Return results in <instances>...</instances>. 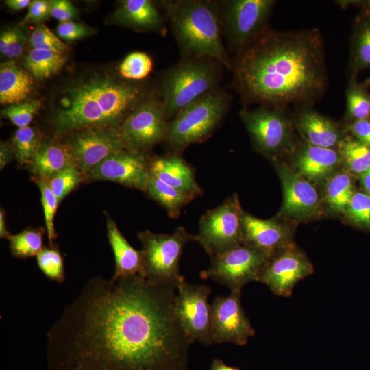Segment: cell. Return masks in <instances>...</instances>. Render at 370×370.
I'll use <instances>...</instances> for the list:
<instances>
[{
    "label": "cell",
    "mask_w": 370,
    "mask_h": 370,
    "mask_svg": "<svg viewBox=\"0 0 370 370\" xmlns=\"http://www.w3.org/2000/svg\"><path fill=\"white\" fill-rule=\"evenodd\" d=\"M176 293L140 274L92 278L47 333V370H188Z\"/></svg>",
    "instance_id": "obj_1"
},
{
    "label": "cell",
    "mask_w": 370,
    "mask_h": 370,
    "mask_svg": "<svg viewBox=\"0 0 370 370\" xmlns=\"http://www.w3.org/2000/svg\"><path fill=\"white\" fill-rule=\"evenodd\" d=\"M324 52L317 29L267 28L236 54L234 84L247 101L261 106L312 105L327 86Z\"/></svg>",
    "instance_id": "obj_2"
},
{
    "label": "cell",
    "mask_w": 370,
    "mask_h": 370,
    "mask_svg": "<svg viewBox=\"0 0 370 370\" xmlns=\"http://www.w3.org/2000/svg\"><path fill=\"white\" fill-rule=\"evenodd\" d=\"M139 86L95 76L69 86L53 116L57 135L88 128H117L147 97Z\"/></svg>",
    "instance_id": "obj_3"
},
{
    "label": "cell",
    "mask_w": 370,
    "mask_h": 370,
    "mask_svg": "<svg viewBox=\"0 0 370 370\" xmlns=\"http://www.w3.org/2000/svg\"><path fill=\"white\" fill-rule=\"evenodd\" d=\"M164 4L173 35L185 52L232 67L221 40V11L218 2L180 0Z\"/></svg>",
    "instance_id": "obj_4"
},
{
    "label": "cell",
    "mask_w": 370,
    "mask_h": 370,
    "mask_svg": "<svg viewBox=\"0 0 370 370\" xmlns=\"http://www.w3.org/2000/svg\"><path fill=\"white\" fill-rule=\"evenodd\" d=\"M228 103V96L215 88L180 110L168 124L164 142L170 152L180 153L206 139L225 116Z\"/></svg>",
    "instance_id": "obj_5"
},
{
    "label": "cell",
    "mask_w": 370,
    "mask_h": 370,
    "mask_svg": "<svg viewBox=\"0 0 370 370\" xmlns=\"http://www.w3.org/2000/svg\"><path fill=\"white\" fill-rule=\"evenodd\" d=\"M210 60L193 56L164 75L160 92L169 121L185 107L217 88V69Z\"/></svg>",
    "instance_id": "obj_6"
},
{
    "label": "cell",
    "mask_w": 370,
    "mask_h": 370,
    "mask_svg": "<svg viewBox=\"0 0 370 370\" xmlns=\"http://www.w3.org/2000/svg\"><path fill=\"white\" fill-rule=\"evenodd\" d=\"M138 238L142 244V275L153 282L176 286L183 277L179 268L183 248L195 241V236L180 226L171 234L147 230L139 232Z\"/></svg>",
    "instance_id": "obj_7"
},
{
    "label": "cell",
    "mask_w": 370,
    "mask_h": 370,
    "mask_svg": "<svg viewBox=\"0 0 370 370\" xmlns=\"http://www.w3.org/2000/svg\"><path fill=\"white\" fill-rule=\"evenodd\" d=\"M239 116L256 149L264 156L276 159L297 147L294 124L284 109L264 106L251 110L243 108Z\"/></svg>",
    "instance_id": "obj_8"
},
{
    "label": "cell",
    "mask_w": 370,
    "mask_h": 370,
    "mask_svg": "<svg viewBox=\"0 0 370 370\" xmlns=\"http://www.w3.org/2000/svg\"><path fill=\"white\" fill-rule=\"evenodd\" d=\"M244 212L238 195L234 193L201 216L195 241L210 259L243 244Z\"/></svg>",
    "instance_id": "obj_9"
},
{
    "label": "cell",
    "mask_w": 370,
    "mask_h": 370,
    "mask_svg": "<svg viewBox=\"0 0 370 370\" xmlns=\"http://www.w3.org/2000/svg\"><path fill=\"white\" fill-rule=\"evenodd\" d=\"M273 0H232L224 2L221 30L230 48L238 53L267 29Z\"/></svg>",
    "instance_id": "obj_10"
},
{
    "label": "cell",
    "mask_w": 370,
    "mask_h": 370,
    "mask_svg": "<svg viewBox=\"0 0 370 370\" xmlns=\"http://www.w3.org/2000/svg\"><path fill=\"white\" fill-rule=\"evenodd\" d=\"M271 257L245 244H241L211 258L209 267L201 271L203 279H211L228 287L241 291L251 282H260L263 269Z\"/></svg>",
    "instance_id": "obj_11"
},
{
    "label": "cell",
    "mask_w": 370,
    "mask_h": 370,
    "mask_svg": "<svg viewBox=\"0 0 370 370\" xmlns=\"http://www.w3.org/2000/svg\"><path fill=\"white\" fill-rule=\"evenodd\" d=\"M176 289L174 312L183 331L193 343L199 341L205 345H213L208 303L210 287L190 284L182 277Z\"/></svg>",
    "instance_id": "obj_12"
},
{
    "label": "cell",
    "mask_w": 370,
    "mask_h": 370,
    "mask_svg": "<svg viewBox=\"0 0 370 370\" xmlns=\"http://www.w3.org/2000/svg\"><path fill=\"white\" fill-rule=\"evenodd\" d=\"M168 124L162 101L147 97L124 120L119 132L128 149L144 152L165 140Z\"/></svg>",
    "instance_id": "obj_13"
},
{
    "label": "cell",
    "mask_w": 370,
    "mask_h": 370,
    "mask_svg": "<svg viewBox=\"0 0 370 370\" xmlns=\"http://www.w3.org/2000/svg\"><path fill=\"white\" fill-rule=\"evenodd\" d=\"M64 144L84 177L110 155L127 149L117 128L95 127L73 132Z\"/></svg>",
    "instance_id": "obj_14"
},
{
    "label": "cell",
    "mask_w": 370,
    "mask_h": 370,
    "mask_svg": "<svg viewBox=\"0 0 370 370\" xmlns=\"http://www.w3.org/2000/svg\"><path fill=\"white\" fill-rule=\"evenodd\" d=\"M241 291L217 297L210 305L211 337L214 343H232L245 345L255 330L241 301Z\"/></svg>",
    "instance_id": "obj_15"
},
{
    "label": "cell",
    "mask_w": 370,
    "mask_h": 370,
    "mask_svg": "<svg viewBox=\"0 0 370 370\" xmlns=\"http://www.w3.org/2000/svg\"><path fill=\"white\" fill-rule=\"evenodd\" d=\"M277 169L283 189L280 215L295 222H303L317 216L321 200L312 182L286 163H278Z\"/></svg>",
    "instance_id": "obj_16"
},
{
    "label": "cell",
    "mask_w": 370,
    "mask_h": 370,
    "mask_svg": "<svg viewBox=\"0 0 370 370\" xmlns=\"http://www.w3.org/2000/svg\"><path fill=\"white\" fill-rule=\"evenodd\" d=\"M150 158L144 152L125 149L115 152L84 175L89 180H108L145 191Z\"/></svg>",
    "instance_id": "obj_17"
},
{
    "label": "cell",
    "mask_w": 370,
    "mask_h": 370,
    "mask_svg": "<svg viewBox=\"0 0 370 370\" xmlns=\"http://www.w3.org/2000/svg\"><path fill=\"white\" fill-rule=\"evenodd\" d=\"M313 272L312 262L294 244L269 258L260 282L267 286L274 294L289 297L297 282Z\"/></svg>",
    "instance_id": "obj_18"
},
{
    "label": "cell",
    "mask_w": 370,
    "mask_h": 370,
    "mask_svg": "<svg viewBox=\"0 0 370 370\" xmlns=\"http://www.w3.org/2000/svg\"><path fill=\"white\" fill-rule=\"evenodd\" d=\"M243 243L272 257L293 245L291 227L275 219H261L244 212Z\"/></svg>",
    "instance_id": "obj_19"
},
{
    "label": "cell",
    "mask_w": 370,
    "mask_h": 370,
    "mask_svg": "<svg viewBox=\"0 0 370 370\" xmlns=\"http://www.w3.org/2000/svg\"><path fill=\"white\" fill-rule=\"evenodd\" d=\"M149 171L170 186L195 197L203 193L194 169L180 153L169 152L150 158Z\"/></svg>",
    "instance_id": "obj_20"
},
{
    "label": "cell",
    "mask_w": 370,
    "mask_h": 370,
    "mask_svg": "<svg viewBox=\"0 0 370 370\" xmlns=\"http://www.w3.org/2000/svg\"><path fill=\"white\" fill-rule=\"evenodd\" d=\"M294 168L310 181L319 182L330 177L341 162L334 149L305 143L294 150Z\"/></svg>",
    "instance_id": "obj_21"
},
{
    "label": "cell",
    "mask_w": 370,
    "mask_h": 370,
    "mask_svg": "<svg viewBox=\"0 0 370 370\" xmlns=\"http://www.w3.org/2000/svg\"><path fill=\"white\" fill-rule=\"evenodd\" d=\"M294 125L305 141L314 146L334 149L342 140L337 125L312 110L299 112Z\"/></svg>",
    "instance_id": "obj_22"
},
{
    "label": "cell",
    "mask_w": 370,
    "mask_h": 370,
    "mask_svg": "<svg viewBox=\"0 0 370 370\" xmlns=\"http://www.w3.org/2000/svg\"><path fill=\"white\" fill-rule=\"evenodd\" d=\"M112 21L134 29L164 30L163 18L149 0H124L112 14Z\"/></svg>",
    "instance_id": "obj_23"
},
{
    "label": "cell",
    "mask_w": 370,
    "mask_h": 370,
    "mask_svg": "<svg viewBox=\"0 0 370 370\" xmlns=\"http://www.w3.org/2000/svg\"><path fill=\"white\" fill-rule=\"evenodd\" d=\"M107 234L115 258L112 277L124 278L143 273L142 251L134 249L125 239L115 222L106 215Z\"/></svg>",
    "instance_id": "obj_24"
},
{
    "label": "cell",
    "mask_w": 370,
    "mask_h": 370,
    "mask_svg": "<svg viewBox=\"0 0 370 370\" xmlns=\"http://www.w3.org/2000/svg\"><path fill=\"white\" fill-rule=\"evenodd\" d=\"M72 164L74 162L66 145L49 140L40 144L29 169L34 177L49 180Z\"/></svg>",
    "instance_id": "obj_25"
},
{
    "label": "cell",
    "mask_w": 370,
    "mask_h": 370,
    "mask_svg": "<svg viewBox=\"0 0 370 370\" xmlns=\"http://www.w3.org/2000/svg\"><path fill=\"white\" fill-rule=\"evenodd\" d=\"M33 86L32 76L14 62H6L0 66V102L16 104L22 102Z\"/></svg>",
    "instance_id": "obj_26"
},
{
    "label": "cell",
    "mask_w": 370,
    "mask_h": 370,
    "mask_svg": "<svg viewBox=\"0 0 370 370\" xmlns=\"http://www.w3.org/2000/svg\"><path fill=\"white\" fill-rule=\"evenodd\" d=\"M145 192L164 207L171 218H177L183 207L195 198L165 183L150 171Z\"/></svg>",
    "instance_id": "obj_27"
},
{
    "label": "cell",
    "mask_w": 370,
    "mask_h": 370,
    "mask_svg": "<svg viewBox=\"0 0 370 370\" xmlns=\"http://www.w3.org/2000/svg\"><path fill=\"white\" fill-rule=\"evenodd\" d=\"M354 193L350 175L345 172H338L328 178L325 201L333 212L345 214Z\"/></svg>",
    "instance_id": "obj_28"
},
{
    "label": "cell",
    "mask_w": 370,
    "mask_h": 370,
    "mask_svg": "<svg viewBox=\"0 0 370 370\" xmlns=\"http://www.w3.org/2000/svg\"><path fill=\"white\" fill-rule=\"evenodd\" d=\"M66 61L64 53L32 49L25 56L23 65L34 77L42 80L58 73Z\"/></svg>",
    "instance_id": "obj_29"
},
{
    "label": "cell",
    "mask_w": 370,
    "mask_h": 370,
    "mask_svg": "<svg viewBox=\"0 0 370 370\" xmlns=\"http://www.w3.org/2000/svg\"><path fill=\"white\" fill-rule=\"evenodd\" d=\"M338 151L341 162L352 173L360 176L370 168V147L358 140L349 137L342 138Z\"/></svg>",
    "instance_id": "obj_30"
},
{
    "label": "cell",
    "mask_w": 370,
    "mask_h": 370,
    "mask_svg": "<svg viewBox=\"0 0 370 370\" xmlns=\"http://www.w3.org/2000/svg\"><path fill=\"white\" fill-rule=\"evenodd\" d=\"M43 231L42 229L29 228L10 236L12 254L20 258L37 256L42 249Z\"/></svg>",
    "instance_id": "obj_31"
},
{
    "label": "cell",
    "mask_w": 370,
    "mask_h": 370,
    "mask_svg": "<svg viewBox=\"0 0 370 370\" xmlns=\"http://www.w3.org/2000/svg\"><path fill=\"white\" fill-rule=\"evenodd\" d=\"M11 145L18 162L29 165L36 154L40 143L36 131L27 126L18 128L16 131Z\"/></svg>",
    "instance_id": "obj_32"
},
{
    "label": "cell",
    "mask_w": 370,
    "mask_h": 370,
    "mask_svg": "<svg viewBox=\"0 0 370 370\" xmlns=\"http://www.w3.org/2000/svg\"><path fill=\"white\" fill-rule=\"evenodd\" d=\"M153 62L149 56L144 52L135 51L129 53L119 65L121 75L131 80L145 78L151 71Z\"/></svg>",
    "instance_id": "obj_33"
},
{
    "label": "cell",
    "mask_w": 370,
    "mask_h": 370,
    "mask_svg": "<svg viewBox=\"0 0 370 370\" xmlns=\"http://www.w3.org/2000/svg\"><path fill=\"white\" fill-rule=\"evenodd\" d=\"M33 179L40 191L47 236L52 247L53 241L57 237L54 227V217L59 202L50 188L49 180L34 177Z\"/></svg>",
    "instance_id": "obj_34"
},
{
    "label": "cell",
    "mask_w": 370,
    "mask_h": 370,
    "mask_svg": "<svg viewBox=\"0 0 370 370\" xmlns=\"http://www.w3.org/2000/svg\"><path fill=\"white\" fill-rule=\"evenodd\" d=\"M84 179L83 173L72 164L49 180V184L58 202H60Z\"/></svg>",
    "instance_id": "obj_35"
},
{
    "label": "cell",
    "mask_w": 370,
    "mask_h": 370,
    "mask_svg": "<svg viewBox=\"0 0 370 370\" xmlns=\"http://www.w3.org/2000/svg\"><path fill=\"white\" fill-rule=\"evenodd\" d=\"M36 259L39 269L47 278L59 283L64 282V260L59 250L52 247L42 248Z\"/></svg>",
    "instance_id": "obj_36"
},
{
    "label": "cell",
    "mask_w": 370,
    "mask_h": 370,
    "mask_svg": "<svg viewBox=\"0 0 370 370\" xmlns=\"http://www.w3.org/2000/svg\"><path fill=\"white\" fill-rule=\"evenodd\" d=\"M344 214L354 225L370 230V195L355 192Z\"/></svg>",
    "instance_id": "obj_37"
},
{
    "label": "cell",
    "mask_w": 370,
    "mask_h": 370,
    "mask_svg": "<svg viewBox=\"0 0 370 370\" xmlns=\"http://www.w3.org/2000/svg\"><path fill=\"white\" fill-rule=\"evenodd\" d=\"M40 106L38 100L12 104L1 110V115L18 128H23L29 126Z\"/></svg>",
    "instance_id": "obj_38"
},
{
    "label": "cell",
    "mask_w": 370,
    "mask_h": 370,
    "mask_svg": "<svg viewBox=\"0 0 370 370\" xmlns=\"http://www.w3.org/2000/svg\"><path fill=\"white\" fill-rule=\"evenodd\" d=\"M29 44L32 49H42L65 53L67 45L43 24L37 25L32 31Z\"/></svg>",
    "instance_id": "obj_39"
},
{
    "label": "cell",
    "mask_w": 370,
    "mask_h": 370,
    "mask_svg": "<svg viewBox=\"0 0 370 370\" xmlns=\"http://www.w3.org/2000/svg\"><path fill=\"white\" fill-rule=\"evenodd\" d=\"M346 96L347 113L351 118L358 121L370 116V97L362 90L349 87Z\"/></svg>",
    "instance_id": "obj_40"
},
{
    "label": "cell",
    "mask_w": 370,
    "mask_h": 370,
    "mask_svg": "<svg viewBox=\"0 0 370 370\" xmlns=\"http://www.w3.org/2000/svg\"><path fill=\"white\" fill-rule=\"evenodd\" d=\"M353 64L360 69L370 66V21L360 28L356 36Z\"/></svg>",
    "instance_id": "obj_41"
},
{
    "label": "cell",
    "mask_w": 370,
    "mask_h": 370,
    "mask_svg": "<svg viewBox=\"0 0 370 370\" xmlns=\"http://www.w3.org/2000/svg\"><path fill=\"white\" fill-rule=\"evenodd\" d=\"M92 31L91 28L72 21L60 22L56 27L58 37L66 41L81 39L91 34Z\"/></svg>",
    "instance_id": "obj_42"
},
{
    "label": "cell",
    "mask_w": 370,
    "mask_h": 370,
    "mask_svg": "<svg viewBox=\"0 0 370 370\" xmlns=\"http://www.w3.org/2000/svg\"><path fill=\"white\" fill-rule=\"evenodd\" d=\"M51 16V1L34 0L31 1L24 22L39 23Z\"/></svg>",
    "instance_id": "obj_43"
},
{
    "label": "cell",
    "mask_w": 370,
    "mask_h": 370,
    "mask_svg": "<svg viewBox=\"0 0 370 370\" xmlns=\"http://www.w3.org/2000/svg\"><path fill=\"white\" fill-rule=\"evenodd\" d=\"M79 15L78 9L66 0L51 1V16L60 22L69 21Z\"/></svg>",
    "instance_id": "obj_44"
},
{
    "label": "cell",
    "mask_w": 370,
    "mask_h": 370,
    "mask_svg": "<svg viewBox=\"0 0 370 370\" xmlns=\"http://www.w3.org/2000/svg\"><path fill=\"white\" fill-rule=\"evenodd\" d=\"M26 40V35L21 28L18 27L12 28L10 42L5 56L8 58H16L20 56Z\"/></svg>",
    "instance_id": "obj_45"
},
{
    "label": "cell",
    "mask_w": 370,
    "mask_h": 370,
    "mask_svg": "<svg viewBox=\"0 0 370 370\" xmlns=\"http://www.w3.org/2000/svg\"><path fill=\"white\" fill-rule=\"evenodd\" d=\"M347 130L356 138V140L370 147V120L368 119L354 121Z\"/></svg>",
    "instance_id": "obj_46"
},
{
    "label": "cell",
    "mask_w": 370,
    "mask_h": 370,
    "mask_svg": "<svg viewBox=\"0 0 370 370\" xmlns=\"http://www.w3.org/2000/svg\"><path fill=\"white\" fill-rule=\"evenodd\" d=\"M14 151L11 145L1 141L0 144V169H3L11 160Z\"/></svg>",
    "instance_id": "obj_47"
},
{
    "label": "cell",
    "mask_w": 370,
    "mask_h": 370,
    "mask_svg": "<svg viewBox=\"0 0 370 370\" xmlns=\"http://www.w3.org/2000/svg\"><path fill=\"white\" fill-rule=\"evenodd\" d=\"M11 39V29L2 31L0 35V51L5 56Z\"/></svg>",
    "instance_id": "obj_48"
},
{
    "label": "cell",
    "mask_w": 370,
    "mask_h": 370,
    "mask_svg": "<svg viewBox=\"0 0 370 370\" xmlns=\"http://www.w3.org/2000/svg\"><path fill=\"white\" fill-rule=\"evenodd\" d=\"M5 3L8 8L18 11L29 7L31 1L29 0H7Z\"/></svg>",
    "instance_id": "obj_49"
},
{
    "label": "cell",
    "mask_w": 370,
    "mask_h": 370,
    "mask_svg": "<svg viewBox=\"0 0 370 370\" xmlns=\"http://www.w3.org/2000/svg\"><path fill=\"white\" fill-rule=\"evenodd\" d=\"M5 211L1 208L0 210V237L1 238H6L8 240L11 234L6 230Z\"/></svg>",
    "instance_id": "obj_50"
},
{
    "label": "cell",
    "mask_w": 370,
    "mask_h": 370,
    "mask_svg": "<svg viewBox=\"0 0 370 370\" xmlns=\"http://www.w3.org/2000/svg\"><path fill=\"white\" fill-rule=\"evenodd\" d=\"M360 180L366 193L370 195V168L360 176Z\"/></svg>",
    "instance_id": "obj_51"
},
{
    "label": "cell",
    "mask_w": 370,
    "mask_h": 370,
    "mask_svg": "<svg viewBox=\"0 0 370 370\" xmlns=\"http://www.w3.org/2000/svg\"><path fill=\"white\" fill-rule=\"evenodd\" d=\"M210 370H240L237 368L226 365L223 361L215 359L213 360Z\"/></svg>",
    "instance_id": "obj_52"
},
{
    "label": "cell",
    "mask_w": 370,
    "mask_h": 370,
    "mask_svg": "<svg viewBox=\"0 0 370 370\" xmlns=\"http://www.w3.org/2000/svg\"><path fill=\"white\" fill-rule=\"evenodd\" d=\"M367 4L368 6L370 8V1H368L367 2Z\"/></svg>",
    "instance_id": "obj_53"
}]
</instances>
